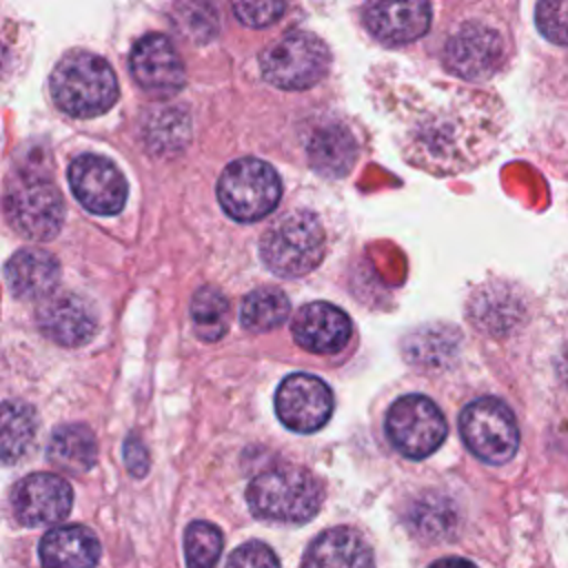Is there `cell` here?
<instances>
[{
	"label": "cell",
	"instance_id": "8d00e7d4",
	"mask_svg": "<svg viewBox=\"0 0 568 568\" xmlns=\"http://www.w3.org/2000/svg\"><path fill=\"white\" fill-rule=\"evenodd\" d=\"M557 371H559V377L564 379V384L568 386V344L564 346L559 359H557Z\"/></svg>",
	"mask_w": 568,
	"mask_h": 568
},
{
	"label": "cell",
	"instance_id": "d4e9b609",
	"mask_svg": "<svg viewBox=\"0 0 568 568\" xmlns=\"http://www.w3.org/2000/svg\"><path fill=\"white\" fill-rule=\"evenodd\" d=\"M38 433V415L27 402H0V464L22 459Z\"/></svg>",
	"mask_w": 568,
	"mask_h": 568
},
{
	"label": "cell",
	"instance_id": "5b68a950",
	"mask_svg": "<svg viewBox=\"0 0 568 568\" xmlns=\"http://www.w3.org/2000/svg\"><path fill=\"white\" fill-rule=\"evenodd\" d=\"M282 195L275 169L257 158L233 160L217 180V200L237 222H255L268 215Z\"/></svg>",
	"mask_w": 568,
	"mask_h": 568
},
{
	"label": "cell",
	"instance_id": "ffe728a7",
	"mask_svg": "<svg viewBox=\"0 0 568 568\" xmlns=\"http://www.w3.org/2000/svg\"><path fill=\"white\" fill-rule=\"evenodd\" d=\"M4 275L13 295L22 300H40L55 288L60 266L58 260L42 248H22L9 257Z\"/></svg>",
	"mask_w": 568,
	"mask_h": 568
},
{
	"label": "cell",
	"instance_id": "74e56055",
	"mask_svg": "<svg viewBox=\"0 0 568 568\" xmlns=\"http://www.w3.org/2000/svg\"><path fill=\"white\" fill-rule=\"evenodd\" d=\"M7 62H9V51H7V47H4V42L0 40V78H2V73H4V69H7Z\"/></svg>",
	"mask_w": 568,
	"mask_h": 568
},
{
	"label": "cell",
	"instance_id": "603a6c76",
	"mask_svg": "<svg viewBox=\"0 0 568 568\" xmlns=\"http://www.w3.org/2000/svg\"><path fill=\"white\" fill-rule=\"evenodd\" d=\"M406 521L410 530L428 541L450 539L459 528V510L453 499L439 493H424L413 499Z\"/></svg>",
	"mask_w": 568,
	"mask_h": 568
},
{
	"label": "cell",
	"instance_id": "4fadbf2b",
	"mask_svg": "<svg viewBox=\"0 0 568 568\" xmlns=\"http://www.w3.org/2000/svg\"><path fill=\"white\" fill-rule=\"evenodd\" d=\"M131 73L151 98H171L184 87V64L166 36H142L131 49Z\"/></svg>",
	"mask_w": 568,
	"mask_h": 568
},
{
	"label": "cell",
	"instance_id": "ac0fdd59",
	"mask_svg": "<svg viewBox=\"0 0 568 568\" xmlns=\"http://www.w3.org/2000/svg\"><path fill=\"white\" fill-rule=\"evenodd\" d=\"M468 315L479 331L506 335L524 320V297L513 284L490 282L473 293Z\"/></svg>",
	"mask_w": 568,
	"mask_h": 568
},
{
	"label": "cell",
	"instance_id": "44dd1931",
	"mask_svg": "<svg viewBox=\"0 0 568 568\" xmlns=\"http://www.w3.org/2000/svg\"><path fill=\"white\" fill-rule=\"evenodd\" d=\"M98 557V537L84 526L51 528L40 541L42 568H93Z\"/></svg>",
	"mask_w": 568,
	"mask_h": 568
},
{
	"label": "cell",
	"instance_id": "7a4b0ae2",
	"mask_svg": "<svg viewBox=\"0 0 568 568\" xmlns=\"http://www.w3.org/2000/svg\"><path fill=\"white\" fill-rule=\"evenodd\" d=\"M53 102L73 118L104 113L118 100V80L109 62L89 51L67 53L51 73Z\"/></svg>",
	"mask_w": 568,
	"mask_h": 568
},
{
	"label": "cell",
	"instance_id": "ba28073f",
	"mask_svg": "<svg viewBox=\"0 0 568 568\" xmlns=\"http://www.w3.org/2000/svg\"><path fill=\"white\" fill-rule=\"evenodd\" d=\"M459 433L475 457L488 464L508 462L519 446L513 410L497 397H479L459 415Z\"/></svg>",
	"mask_w": 568,
	"mask_h": 568
},
{
	"label": "cell",
	"instance_id": "2e32d148",
	"mask_svg": "<svg viewBox=\"0 0 568 568\" xmlns=\"http://www.w3.org/2000/svg\"><path fill=\"white\" fill-rule=\"evenodd\" d=\"M364 24L382 44H406L428 31L430 4L422 0L371 2L364 7Z\"/></svg>",
	"mask_w": 568,
	"mask_h": 568
},
{
	"label": "cell",
	"instance_id": "9c48e42d",
	"mask_svg": "<svg viewBox=\"0 0 568 568\" xmlns=\"http://www.w3.org/2000/svg\"><path fill=\"white\" fill-rule=\"evenodd\" d=\"M446 419L426 395H404L386 413L390 444L410 459H424L446 439Z\"/></svg>",
	"mask_w": 568,
	"mask_h": 568
},
{
	"label": "cell",
	"instance_id": "d6986e66",
	"mask_svg": "<svg viewBox=\"0 0 568 568\" xmlns=\"http://www.w3.org/2000/svg\"><path fill=\"white\" fill-rule=\"evenodd\" d=\"M302 568H375V561L371 546L357 530L337 526L311 541Z\"/></svg>",
	"mask_w": 568,
	"mask_h": 568
},
{
	"label": "cell",
	"instance_id": "83f0119b",
	"mask_svg": "<svg viewBox=\"0 0 568 568\" xmlns=\"http://www.w3.org/2000/svg\"><path fill=\"white\" fill-rule=\"evenodd\" d=\"M193 331L204 342H217L229 331L231 306L222 291L213 286H202L191 300Z\"/></svg>",
	"mask_w": 568,
	"mask_h": 568
},
{
	"label": "cell",
	"instance_id": "6da1fadb",
	"mask_svg": "<svg viewBox=\"0 0 568 568\" xmlns=\"http://www.w3.org/2000/svg\"><path fill=\"white\" fill-rule=\"evenodd\" d=\"M495 106L493 98L457 87L446 98L417 104L402 138L404 153L433 173H457L475 164L495 140Z\"/></svg>",
	"mask_w": 568,
	"mask_h": 568
},
{
	"label": "cell",
	"instance_id": "30bf717a",
	"mask_svg": "<svg viewBox=\"0 0 568 568\" xmlns=\"http://www.w3.org/2000/svg\"><path fill=\"white\" fill-rule=\"evenodd\" d=\"M506 49L501 36L481 22L462 24L446 42L444 62L462 80L481 82L504 62Z\"/></svg>",
	"mask_w": 568,
	"mask_h": 568
},
{
	"label": "cell",
	"instance_id": "836d02e7",
	"mask_svg": "<svg viewBox=\"0 0 568 568\" xmlns=\"http://www.w3.org/2000/svg\"><path fill=\"white\" fill-rule=\"evenodd\" d=\"M284 9H286L284 2H235L233 4L235 18L242 24L255 27V29L275 22Z\"/></svg>",
	"mask_w": 568,
	"mask_h": 568
},
{
	"label": "cell",
	"instance_id": "8992f818",
	"mask_svg": "<svg viewBox=\"0 0 568 568\" xmlns=\"http://www.w3.org/2000/svg\"><path fill=\"white\" fill-rule=\"evenodd\" d=\"M331 64L326 44L304 31H293L268 44L260 55V69L268 84L284 91H304L317 84Z\"/></svg>",
	"mask_w": 568,
	"mask_h": 568
},
{
	"label": "cell",
	"instance_id": "5bb4252c",
	"mask_svg": "<svg viewBox=\"0 0 568 568\" xmlns=\"http://www.w3.org/2000/svg\"><path fill=\"white\" fill-rule=\"evenodd\" d=\"M73 504L67 479L53 473H33L20 479L11 493V508L24 526H47L62 521Z\"/></svg>",
	"mask_w": 568,
	"mask_h": 568
},
{
	"label": "cell",
	"instance_id": "4316f807",
	"mask_svg": "<svg viewBox=\"0 0 568 568\" xmlns=\"http://www.w3.org/2000/svg\"><path fill=\"white\" fill-rule=\"evenodd\" d=\"M288 297L280 288L262 286L244 297L240 308V322L253 333H266L282 326L288 320Z\"/></svg>",
	"mask_w": 568,
	"mask_h": 568
},
{
	"label": "cell",
	"instance_id": "e575fe53",
	"mask_svg": "<svg viewBox=\"0 0 568 568\" xmlns=\"http://www.w3.org/2000/svg\"><path fill=\"white\" fill-rule=\"evenodd\" d=\"M124 464L135 477H142L149 470V453L138 435H129L124 442Z\"/></svg>",
	"mask_w": 568,
	"mask_h": 568
},
{
	"label": "cell",
	"instance_id": "1f68e13d",
	"mask_svg": "<svg viewBox=\"0 0 568 568\" xmlns=\"http://www.w3.org/2000/svg\"><path fill=\"white\" fill-rule=\"evenodd\" d=\"M537 29L555 44H568V0H546L535 11Z\"/></svg>",
	"mask_w": 568,
	"mask_h": 568
},
{
	"label": "cell",
	"instance_id": "e0dca14e",
	"mask_svg": "<svg viewBox=\"0 0 568 568\" xmlns=\"http://www.w3.org/2000/svg\"><path fill=\"white\" fill-rule=\"evenodd\" d=\"M40 331L62 344V346H80L95 333V311L93 306L73 293H62L47 297L36 313Z\"/></svg>",
	"mask_w": 568,
	"mask_h": 568
},
{
	"label": "cell",
	"instance_id": "4dcf8cb0",
	"mask_svg": "<svg viewBox=\"0 0 568 568\" xmlns=\"http://www.w3.org/2000/svg\"><path fill=\"white\" fill-rule=\"evenodd\" d=\"M175 24H180L186 38L206 42L217 31V16L209 4H180L175 7Z\"/></svg>",
	"mask_w": 568,
	"mask_h": 568
},
{
	"label": "cell",
	"instance_id": "52a82bcc",
	"mask_svg": "<svg viewBox=\"0 0 568 568\" xmlns=\"http://www.w3.org/2000/svg\"><path fill=\"white\" fill-rule=\"evenodd\" d=\"M2 206L9 224L29 240H51L64 220V202L58 186L38 173L13 178Z\"/></svg>",
	"mask_w": 568,
	"mask_h": 568
},
{
	"label": "cell",
	"instance_id": "f1b7e54d",
	"mask_svg": "<svg viewBox=\"0 0 568 568\" xmlns=\"http://www.w3.org/2000/svg\"><path fill=\"white\" fill-rule=\"evenodd\" d=\"M189 140V115L182 109H158L146 120V142L155 153H173Z\"/></svg>",
	"mask_w": 568,
	"mask_h": 568
},
{
	"label": "cell",
	"instance_id": "7402d4cb",
	"mask_svg": "<svg viewBox=\"0 0 568 568\" xmlns=\"http://www.w3.org/2000/svg\"><path fill=\"white\" fill-rule=\"evenodd\" d=\"M311 166L328 178L346 175L357 160V142L344 124H322L306 142Z\"/></svg>",
	"mask_w": 568,
	"mask_h": 568
},
{
	"label": "cell",
	"instance_id": "d590c367",
	"mask_svg": "<svg viewBox=\"0 0 568 568\" xmlns=\"http://www.w3.org/2000/svg\"><path fill=\"white\" fill-rule=\"evenodd\" d=\"M430 568H477L475 564H470L468 559H459V557H446L435 561Z\"/></svg>",
	"mask_w": 568,
	"mask_h": 568
},
{
	"label": "cell",
	"instance_id": "3957f363",
	"mask_svg": "<svg viewBox=\"0 0 568 568\" xmlns=\"http://www.w3.org/2000/svg\"><path fill=\"white\" fill-rule=\"evenodd\" d=\"M246 501L253 515L262 519L302 524L317 515L324 488L315 475L300 466H275L248 484Z\"/></svg>",
	"mask_w": 568,
	"mask_h": 568
},
{
	"label": "cell",
	"instance_id": "277c9868",
	"mask_svg": "<svg viewBox=\"0 0 568 568\" xmlns=\"http://www.w3.org/2000/svg\"><path fill=\"white\" fill-rule=\"evenodd\" d=\"M324 251V229L308 211L282 215L260 240V255L264 264L280 277H300L311 273L322 262Z\"/></svg>",
	"mask_w": 568,
	"mask_h": 568
},
{
	"label": "cell",
	"instance_id": "7c38bea8",
	"mask_svg": "<svg viewBox=\"0 0 568 568\" xmlns=\"http://www.w3.org/2000/svg\"><path fill=\"white\" fill-rule=\"evenodd\" d=\"M75 200L98 215H115L126 202V182L120 169L102 155H80L69 166Z\"/></svg>",
	"mask_w": 568,
	"mask_h": 568
},
{
	"label": "cell",
	"instance_id": "484cf974",
	"mask_svg": "<svg viewBox=\"0 0 568 568\" xmlns=\"http://www.w3.org/2000/svg\"><path fill=\"white\" fill-rule=\"evenodd\" d=\"M459 348V333L446 324L419 326L406 335L402 351L410 364L417 366H444Z\"/></svg>",
	"mask_w": 568,
	"mask_h": 568
},
{
	"label": "cell",
	"instance_id": "8fae6325",
	"mask_svg": "<svg viewBox=\"0 0 568 568\" xmlns=\"http://www.w3.org/2000/svg\"><path fill=\"white\" fill-rule=\"evenodd\" d=\"M275 413L295 433L320 430L333 413V393L320 377L293 373L275 390Z\"/></svg>",
	"mask_w": 568,
	"mask_h": 568
},
{
	"label": "cell",
	"instance_id": "f546056e",
	"mask_svg": "<svg viewBox=\"0 0 568 568\" xmlns=\"http://www.w3.org/2000/svg\"><path fill=\"white\" fill-rule=\"evenodd\" d=\"M222 532L209 521H193L184 532V555L189 568H215L222 552Z\"/></svg>",
	"mask_w": 568,
	"mask_h": 568
},
{
	"label": "cell",
	"instance_id": "cb8c5ba5",
	"mask_svg": "<svg viewBox=\"0 0 568 568\" xmlns=\"http://www.w3.org/2000/svg\"><path fill=\"white\" fill-rule=\"evenodd\" d=\"M47 459L67 473H87L98 459L95 435L84 424H67L53 430Z\"/></svg>",
	"mask_w": 568,
	"mask_h": 568
},
{
	"label": "cell",
	"instance_id": "9a60e30c",
	"mask_svg": "<svg viewBox=\"0 0 568 568\" xmlns=\"http://www.w3.org/2000/svg\"><path fill=\"white\" fill-rule=\"evenodd\" d=\"M291 333L302 348L331 355L346 346L351 337V320L342 308L328 302H311L295 313Z\"/></svg>",
	"mask_w": 568,
	"mask_h": 568
},
{
	"label": "cell",
	"instance_id": "d6a6232c",
	"mask_svg": "<svg viewBox=\"0 0 568 568\" xmlns=\"http://www.w3.org/2000/svg\"><path fill=\"white\" fill-rule=\"evenodd\" d=\"M226 568H280V561L266 544L246 541L231 552Z\"/></svg>",
	"mask_w": 568,
	"mask_h": 568
}]
</instances>
